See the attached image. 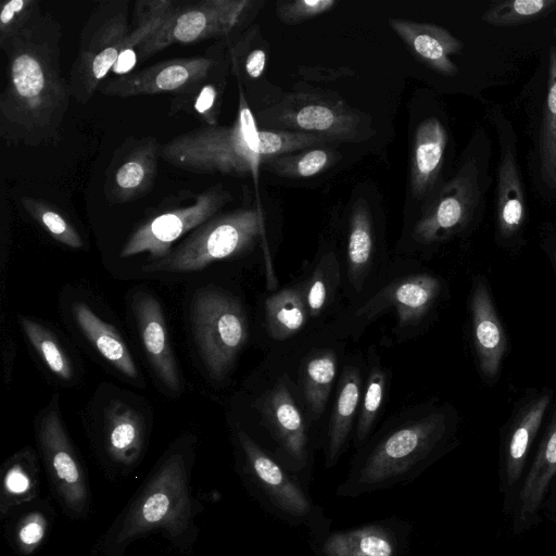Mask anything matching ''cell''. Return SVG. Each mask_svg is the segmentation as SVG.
<instances>
[{
  "instance_id": "e0dca14e",
  "label": "cell",
  "mask_w": 556,
  "mask_h": 556,
  "mask_svg": "<svg viewBox=\"0 0 556 556\" xmlns=\"http://www.w3.org/2000/svg\"><path fill=\"white\" fill-rule=\"evenodd\" d=\"M475 349L479 367L488 379L497 377L507 349V339L491 294L484 282L475 283L470 298Z\"/></svg>"
},
{
  "instance_id": "74e56055",
  "label": "cell",
  "mask_w": 556,
  "mask_h": 556,
  "mask_svg": "<svg viewBox=\"0 0 556 556\" xmlns=\"http://www.w3.org/2000/svg\"><path fill=\"white\" fill-rule=\"evenodd\" d=\"M20 202L53 239L73 249L84 247V241L75 227L51 204L28 195L21 197Z\"/></svg>"
},
{
  "instance_id": "9c48e42d",
  "label": "cell",
  "mask_w": 556,
  "mask_h": 556,
  "mask_svg": "<svg viewBox=\"0 0 556 556\" xmlns=\"http://www.w3.org/2000/svg\"><path fill=\"white\" fill-rule=\"evenodd\" d=\"M224 63L219 46L213 45L203 55L167 59L134 73L105 79L98 91L119 99L162 93L174 96L216 74L223 70Z\"/></svg>"
},
{
  "instance_id": "f546056e",
  "label": "cell",
  "mask_w": 556,
  "mask_h": 556,
  "mask_svg": "<svg viewBox=\"0 0 556 556\" xmlns=\"http://www.w3.org/2000/svg\"><path fill=\"white\" fill-rule=\"evenodd\" d=\"M539 159L543 181L556 191V47L549 50L548 88L539 136Z\"/></svg>"
},
{
  "instance_id": "7dc6e473",
  "label": "cell",
  "mask_w": 556,
  "mask_h": 556,
  "mask_svg": "<svg viewBox=\"0 0 556 556\" xmlns=\"http://www.w3.org/2000/svg\"><path fill=\"white\" fill-rule=\"evenodd\" d=\"M555 31H556V29H555Z\"/></svg>"
},
{
  "instance_id": "f1b7e54d",
  "label": "cell",
  "mask_w": 556,
  "mask_h": 556,
  "mask_svg": "<svg viewBox=\"0 0 556 556\" xmlns=\"http://www.w3.org/2000/svg\"><path fill=\"white\" fill-rule=\"evenodd\" d=\"M362 377L356 367H348L339 383L332 407L328 431V463L333 464L343 447L356 413L359 400Z\"/></svg>"
},
{
  "instance_id": "2e32d148",
  "label": "cell",
  "mask_w": 556,
  "mask_h": 556,
  "mask_svg": "<svg viewBox=\"0 0 556 556\" xmlns=\"http://www.w3.org/2000/svg\"><path fill=\"white\" fill-rule=\"evenodd\" d=\"M256 407L283 451L298 466H304L307 457L305 426L286 382L279 380Z\"/></svg>"
},
{
  "instance_id": "3957f363",
  "label": "cell",
  "mask_w": 556,
  "mask_h": 556,
  "mask_svg": "<svg viewBox=\"0 0 556 556\" xmlns=\"http://www.w3.org/2000/svg\"><path fill=\"white\" fill-rule=\"evenodd\" d=\"M260 206L217 214L195 228L167 256L142 267L144 271L188 273L248 252L264 233Z\"/></svg>"
},
{
  "instance_id": "5b68a950",
  "label": "cell",
  "mask_w": 556,
  "mask_h": 556,
  "mask_svg": "<svg viewBox=\"0 0 556 556\" xmlns=\"http://www.w3.org/2000/svg\"><path fill=\"white\" fill-rule=\"evenodd\" d=\"M193 337L212 378L223 379L248 338V324L239 301L222 289L197 291L190 306Z\"/></svg>"
},
{
  "instance_id": "7c38bea8",
  "label": "cell",
  "mask_w": 556,
  "mask_h": 556,
  "mask_svg": "<svg viewBox=\"0 0 556 556\" xmlns=\"http://www.w3.org/2000/svg\"><path fill=\"white\" fill-rule=\"evenodd\" d=\"M479 201L478 166L473 160H468L417 220L414 239L432 243L462 230L472 218Z\"/></svg>"
},
{
  "instance_id": "4316f807",
  "label": "cell",
  "mask_w": 556,
  "mask_h": 556,
  "mask_svg": "<svg viewBox=\"0 0 556 556\" xmlns=\"http://www.w3.org/2000/svg\"><path fill=\"white\" fill-rule=\"evenodd\" d=\"M224 68L195 86L170 97L168 115L188 114L203 126H217L226 86Z\"/></svg>"
},
{
  "instance_id": "d4e9b609",
  "label": "cell",
  "mask_w": 556,
  "mask_h": 556,
  "mask_svg": "<svg viewBox=\"0 0 556 556\" xmlns=\"http://www.w3.org/2000/svg\"><path fill=\"white\" fill-rule=\"evenodd\" d=\"M72 311L80 330L98 352L125 376L137 378L138 370L131 354L116 329L84 303H74Z\"/></svg>"
},
{
  "instance_id": "4fadbf2b",
  "label": "cell",
  "mask_w": 556,
  "mask_h": 556,
  "mask_svg": "<svg viewBox=\"0 0 556 556\" xmlns=\"http://www.w3.org/2000/svg\"><path fill=\"white\" fill-rule=\"evenodd\" d=\"M38 437L59 495L68 509L80 514L88 498L87 485L60 418L58 395L40 418Z\"/></svg>"
},
{
  "instance_id": "ac0fdd59",
  "label": "cell",
  "mask_w": 556,
  "mask_h": 556,
  "mask_svg": "<svg viewBox=\"0 0 556 556\" xmlns=\"http://www.w3.org/2000/svg\"><path fill=\"white\" fill-rule=\"evenodd\" d=\"M389 26L431 70L443 75L458 72L451 56L460 53L464 45L447 29L431 23L394 17L389 20Z\"/></svg>"
},
{
  "instance_id": "ab89813d",
  "label": "cell",
  "mask_w": 556,
  "mask_h": 556,
  "mask_svg": "<svg viewBox=\"0 0 556 556\" xmlns=\"http://www.w3.org/2000/svg\"><path fill=\"white\" fill-rule=\"evenodd\" d=\"M386 383L387 378L382 368L379 365L371 367L356 428V439L359 442L365 440L375 422L383 400Z\"/></svg>"
},
{
  "instance_id": "60d3db41",
  "label": "cell",
  "mask_w": 556,
  "mask_h": 556,
  "mask_svg": "<svg viewBox=\"0 0 556 556\" xmlns=\"http://www.w3.org/2000/svg\"><path fill=\"white\" fill-rule=\"evenodd\" d=\"M39 12L37 0L3 1L0 10V42L21 31Z\"/></svg>"
},
{
  "instance_id": "e575fe53",
  "label": "cell",
  "mask_w": 556,
  "mask_h": 556,
  "mask_svg": "<svg viewBox=\"0 0 556 556\" xmlns=\"http://www.w3.org/2000/svg\"><path fill=\"white\" fill-rule=\"evenodd\" d=\"M339 157L326 146L292 152L264 162L270 172L288 178H308L320 174Z\"/></svg>"
},
{
  "instance_id": "9a60e30c",
  "label": "cell",
  "mask_w": 556,
  "mask_h": 556,
  "mask_svg": "<svg viewBox=\"0 0 556 556\" xmlns=\"http://www.w3.org/2000/svg\"><path fill=\"white\" fill-rule=\"evenodd\" d=\"M132 307L142 344L152 367L169 390L178 392L179 374L159 301L151 294L140 292L136 294Z\"/></svg>"
},
{
  "instance_id": "1f68e13d",
  "label": "cell",
  "mask_w": 556,
  "mask_h": 556,
  "mask_svg": "<svg viewBox=\"0 0 556 556\" xmlns=\"http://www.w3.org/2000/svg\"><path fill=\"white\" fill-rule=\"evenodd\" d=\"M440 292V282L429 275L408 278L391 292L401 326L419 319L433 304Z\"/></svg>"
},
{
  "instance_id": "30bf717a",
  "label": "cell",
  "mask_w": 556,
  "mask_h": 556,
  "mask_svg": "<svg viewBox=\"0 0 556 556\" xmlns=\"http://www.w3.org/2000/svg\"><path fill=\"white\" fill-rule=\"evenodd\" d=\"M230 200V192L216 184L197 194L192 203L147 218L129 236L121 256L125 258L142 252L155 260L167 256L176 240L217 215Z\"/></svg>"
},
{
  "instance_id": "7bdbcfd3",
  "label": "cell",
  "mask_w": 556,
  "mask_h": 556,
  "mask_svg": "<svg viewBox=\"0 0 556 556\" xmlns=\"http://www.w3.org/2000/svg\"><path fill=\"white\" fill-rule=\"evenodd\" d=\"M47 521L40 513H31L20 523L16 538L25 553L34 551L46 534Z\"/></svg>"
},
{
  "instance_id": "ffe728a7",
  "label": "cell",
  "mask_w": 556,
  "mask_h": 556,
  "mask_svg": "<svg viewBox=\"0 0 556 556\" xmlns=\"http://www.w3.org/2000/svg\"><path fill=\"white\" fill-rule=\"evenodd\" d=\"M238 439L248 464L271 501L289 514L305 515L309 504L302 490L247 433L239 431Z\"/></svg>"
},
{
  "instance_id": "52a82bcc",
  "label": "cell",
  "mask_w": 556,
  "mask_h": 556,
  "mask_svg": "<svg viewBox=\"0 0 556 556\" xmlns=\"http://www.w3.org/2000/svg\"><path fill=\"white\" fill-rule=\"evenodd\" d=\"M275 130L306 132L334 141L361 140L364 123L341 99L325 93L298 92L258 113Z\"/></svg>"
},
{
  "instance_id": "603a6c76",
  "label": "cell",
  "mask_w": 556,
  "mask_h": 556,
  "mask_svg": "<svg viewBox=\"0 0 556 556\" xmlns=\"http://www.w3.org/2000/svg\"><path fill=\"white\" fill-rule=\"evenodd\" d=\"M549 402V393L534 397L520 410L510 428L505 453V476L509 485L518 481L523 470L529 448L540 429Z\"/></svg>"
},
{
  "instance_id": "ba28073f",
  "label": "cell",
  "mask_w": 556,
  "mask_h": 556,
  "mask_svg": "<svg viewBox=\"0 0 556 556\" xmlns=\"http://www.w3.org/2000/svg\"><path fill=\"white\" fill-rule=\"evenodd\" d=\"M250 4V0L181 1L164 26L140 46L138 63L169 46L228 39Z\"/></svg>"
},
{
  "instance_id": "277c9868",
  "label": "cell",
  "mask_w": 556,
  "mask_h": 556,
  "mask_svg": "<svg viewBox=\"0 0 556 556\" xmlns=\"http://www.w3.org/2000/svg\"><path fill=\"white\" fill-rule=\"evenodd\" d=\"M128 1L99 2L80 33L79 47L70 72V91L86 104L116 64L130 31Z\"/></svg>"
},
{
  "instance_id": "b9f144b4",
  "label": "cell",
  "mask_w": 556,
  "mask_h": 556,
  "mask_svg": "<svg viewBox=\"0 0 556 556\" xmlns=\"http://www.w3.org/2000/svg\"><path fill=\"white\" fill-rule=\"evenodd\" d=\"M337 3L336 0L278 1L276 14L283 24L295 25L331 10Z\"/></svg>"
},
{
  "instance_id": "484cf974",
  "label": "cell",
  "mask_w": 556,
  "mask_h": 556,
  "mask_svg": "<svg viewBox=\"0 0 556 556\" xmlns=\"http://www.w3.org/2000/svg\"><path fill=\"white\" fill-rule=\"evenodd\" d=\"M143 419L128 405L114 401L108 408L106 438L110 454L117 462L135 463L143 444Z\"/></svg>"
},
{
  "instance_id": "836d02e7",
  "label": "cell",
  "mask_w": 556,
  "mask_h": 556,
  "mask_svg": "<svg viewBox=\"0 0 556 556\" xmlns=\"http://www.w3.org/2000/svg\"><path fill=\"white\" fill-rule=\"evenodd\" d=\"M265 307L269 332L277 340L292 337L305 324V305L294 289H285L269 296Z\"/></svg>"
},
{
  "instance_id": "44dd1931",
  "label": "cell",
  "mask_w": 556,
  "mask_h": 556,
  "mask_svg": "<svg viewBox=\"0 0 556 556\" xmlns=\"http://www.w3.org/2000/svg\"><path fill=\"white\" fill-rule=\"evenodd\" d=\"M556 476V408L519 493V519H531Z\"/></svg>"
},
{
  "instance_id": "f35d334b",
  "label": "cell",
  "mask_w": 556,
  "mask_h": 556,
  "mask_svg": "<svg viewBox=\"0 0 556 556\" xmlns=\"http://www.w3.org/2000/svg\"><path fill=\"white\" fill-rule=\"evenodd\" d=\"M34 457L28 452L15 455L3 476L2 497L10 504H18L34 495L36 479Z\"/></svg>"
},
{
  "instance_id": "5bb4252c",
  "label": "cell",
  "mask_w": 556,
  "mask_h": 556,
  "mask_svg": "<svg viewBox=\"0 0 556 556\" xmlns=\"http://www.w3.org/2000/svg\"><path fill=\"white\" fill-rule=\"evenodd\" d=\"M161 144L153 137L130 142L122 157L108 170L104 192L114 204L141 199L150 192L157 176Z\"/></svg>"
},
{
  "instance_id": "8fae6325",
  "label": "cell",
  "mask_w": 556,
  "mask_h": 556,
  "mask_svg": "<svg viewBox=\"0 0 556 556\" xmlns=\"http://www.w3.org/2000/svg\"><path fill=\"white\" fill-rule=\"evenodd\" d=\"M446 430L443 414H431L387 437L364 464L358 483L374 485L399 477L426 458Z\"/></svg>"
},
{
  "instance_id": "8992f818",
  "label": "cell",
  "mask_w": 556,
  "mask_h": 556,
  "mask_svg": "<svg viewBox=\"0 0 556 556\" xmlns=\"http://www.w3.org/2000/svg\"><path fill=\"white\" fill-rule=\"evenodd\" d=\"M191 503L187 488L184 457H168L134 502L116 536L117 543L153 529L164 528L172 534L180 533L187 525Z\"/></svg>"
},
{
  "instance_id": "4dcf8cb0",
  "label": "cell",
  "mask_w": 556,
  "mask_h": 556,
  "mask_svg": "<svg viewBox=\"0 0 556 556\" xmlns=\"http://www.w3.org/2000/svg\"><path fill=\"white\" fill-rule=\"evenodd\" d=\"M337 371L333 351L314 352L303 366V391L306 404L314 419L321 416L328 401Z\"/></svg>"
},
{
  "instance_id": "6da1fadb",
  "label": "cell",
  "mask_w": 556,
  "mask_h": 556,
  "mask_svg": "<svg viewBox=\"0 0 556 556\" xmlns=\"http://www.w3.org/2000/svg\"><path fill=\"white\" fill-rule=\"evenodd\" d=\"M62 26L39 12L0 42L7 58L0 94V135L11 144L37 148L60 138L71 91L62 74Z\"/></svg>"
},
{
  "instance_id": "d6a6232c",
  "label": "cell",
  "mask_w": 556,
  "mask_h": 556,
  "mask_svg": "<svg viewBox=\"0 0 556 556\" xmlns=\"http://www.w3.org/2000/svg\"><path fill=\"white\" fill-rule=\"evenodd\" d=\"M327 556H393V545L387 532L366 527L328 538L324 545Z\"/></svg>"
},
{
  "instance_id": "7a4b0ae2",
  "label": "cell",
  "mask_w": 556,
  "mask_h": 556,
  "mask_svg": "<svg viewBox=\"0 0 556 556\" xmlns=\"http://www.w3.org/2000/svg\"><path fill=\"white\" fill-rule=\"evenodd\" d=\"M238 112L231 125L201 126L161 144V159L198 174L253 177L260 166L278 155L327 146L326 138L306 132L258 129L239 86Z\"/></svg>"
},
{
  "instance_id": "cb8c5ba5",
  "label": "cell",
  "mask_w": 556,
  "mask_h": 556,
  "mask_svg": "<svg viewBox=\"0 0 556 556\" xmlns=\"http://www.w3.org/2000/svg\"><path fill=\"white\" fill-rule=\"evenodd\" d=\"M180 2L177 0L137 1L130 31L112 71L121 75L127 74L138 63L137 52L140 46L164 26Z\"/></svg>"
},
{
  "instance_id": "83f0119b",
  "label": "cell",
  "mask_w": 556,
  "mask_h": 556,
  "mask_svg": "<svg viewBox=\"0 0 556 556\" xmlns=\"http://www.w3.org/2000/svg\"><path fill=\"white\" fill-rule=\"evenodd\" d=\"M374 254V228L367 203L354 204L349 222L346 247L348 275L356 290H362L369 271Z\"/></svg>"
},
{
  "instance_id": "ee69618b",
  "label": "cell",
  "mask_w": 556,
  "mask_h": 556,
  "mask_svg": "<svg viewBox=\"0 0 556 556\" xmlns=\"http://www.w3.org/2000/svg\"><path fill=\"white\" fill-rule=\"evenodd\" d=\"M323 264L316 268L309 280L306 291V304L312 316H316L324 308L328 298V279L323 274Z\"/></svg>"
},
{
  "instance_id": "8d00e7d4",
  "label": "cell",
  "mask_w": 556,
  "mask_h": 556,
  "mask_svg": "<svg viewBox=\"0 0 556 556\" xmlns=\"http://www.w3.org/2000/svg\"><path fill=\"white\" fill-rule=\"evenodd\" d=\"M21 325L29 342L48 368L59 378L70 380L73 377L71 359L53 333L39 323L26 317H21Z\"/></svg>"
},
{
  "instance_id": "bcb514c9",
  "label": "cell",
  "mask_w": 556,
  "mask_h": 556,
  "mask_svg": "<svg viewBox=\"0 0 556 556\" xmlns=\"http://www.w3.org/2000/svg\"><path fill=\"white\" fill-rule=\"evenodd\" d=\"M555 260H556V254H555Z\"/></svg>"
},
{
  "instance_id": "7402d4cb",
  "label": "cell",
  "mask_w": 556,
  "mask_h": 556,
  "mask_svg": "<svg viewBox=\"0 0 556 556\" xmlns=\"http://www.w3.org/2000/svg\"><path fill=\"white\" fill-rule=\"evenodd\" d=\"M513 148L502 149L497 174L496 220L503 237H511L519 230L526 213L522 184Z\"/></svg>"
},
{
  "instance_id": "d590c367",
  "label": "cell",
  "mask_w": 556,
  "mask_h": 556,
  "mask_svg": "<svg viewBox=\"0 0 556 556\" xmlns=\"http://www.w3.org/2000/svg\"><path fill=\"white\" fill-rule=\"evenodd\" d=\"M556 9V0H504L492 3L482 21L495 26H511L541 18Z\"/></svg>"
},
{
  "instance_id": "f6af8a7d",
  "label": "cell",
  "mask_w": 556,
  "mask_h": 556,
  "mask_svg": "<svg viewBox=\"0 0 556 556\" xmlns=\"http://www.w3.org/2000/svg\"><path fill=\"white\" fill-rule=\"evenodd\" d=\"M266 66V52L263 49L251 50L242 61V71L251 79L262 76Z\"/></svg>"
},
{
  "instance_id": "d6986e66",
  "label": "cell",
  "mask_w": 556,
  "mask_h": 556,
  "mask_svg": "<svg viewBox=\"0 0 556 556\" xmlns=\"http://www.w3.org/2000/svg\"><path fill=\"white\" fill-rule=\"evenodd\" d=\"M447 132L437 117L424 119L416 128L410 154L409 185L415 199H424L440 176Z\"/></svg>"
}]
</instances>
